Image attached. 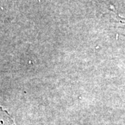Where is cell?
<instances>
[{"mask_svg":"<svg viewBox=\"0 0 125 125\" xmlns=\"http://www.w3.org/2000/svg\"><path fill=\"white\" fill-rule=\"evenodd\" d=\"M0 125H14V123L9 115L0 113Z\"/></svg>","mask_w":125,"mask_h":125,"instance_id":"obj_1","label":"cell"},{"mask_svg":"<svg viewBox=\"0 0 125 125\" xmlns=\"http://www.w3.org/2000/svg\"><path fill=\"white\" fill-rule=\"evenodd\" d=\"M114 22L116 23L117 27L120 28H125V18L120 16L119 15H115L114 16Z\"/></svg>","mask_w":125,"mask_h":125,"instance_id":"obj_2","label":"cell"},{"mask_svg":"<svg viewBox=\"0 0 125 125\" xmlns=\"http://www.w3.org/2000/svg\"><path fill=\"white\" fill-rule=\"evenodd\" d=\"M121 1H125V0H121Z\"/></svg>","mask_w":125,"mask_h":125,"instance_id":"obj_3","label":"cell"}]
</instances>
